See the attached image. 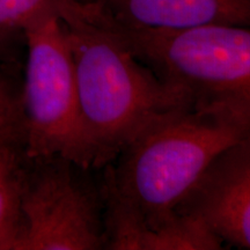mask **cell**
<instances>
[{
  "instance_id": "1",
  "label": "cell",
  "mask_w": 250,
  "mask_h": 250,
  "mask_svg": "<svg viewBox=\"0 0 250 250\" xmlns=\"http://www.w3.org/2000/svg\"><path fill=\"white\" fill-rule=\"evenodd\" d=\"M250 136V118L184 102L155 118L101 168L107 249L132 250L139 235L179 217L215 159Z\"/></svg>"
},
{
  "instance_id": "2",
  "label": "cell",
  "mask_w": 250,
  "mask_h": 250,
  "mask_svg": "<svg viewBox=\"0 0 250 250\" xmlns=\"http://www.w3.org/2000/svg\"><path fill=\"white\" fill-rule=\"evenodd\" d=\"M73 59L81 122L95 169L155 118L188 102L95 15L62 20Z\"/></svg>"
},
{
  "instance_id": "3",
  "label": "cell",
  "mask_w": 250,
  "mask_h": 250,
  "mask_svg": "<svg viewBox=\"0 0 250 250\" xmlns=\"http://www.w3.org/2000/svg\"><path fill=\"white\" fill-rule=\"evenodd\" d=\"M102 22L187 101L250 118V26L162 31Z\"/></svg>"
},
{
  "instance_id": "4",
  "label": "cell",
  "mask_w": 250,
  "mask_h": 250,
  "mask_svg": "<svg viewBox=\"0 0 250 250\" xmlns=\"http://www.w3.org/2000/svg\"><path fill=\"white\" fill-rule=\"evenodd\" d=\"M23 40L28 54L20 105L28 156H64L94 168L64 22L43 19L23 30Z\"/></svg>"
},
{
  "instance_id": "5",
  "label": "cell",
  "mask_w": 250,
  "mask_h": 250,
  "mask_svg": "<svg viewBox=\"0 0 250 250\" xmlns=\"http://www.w3.org/2000/svg\"><path fill=\"white\" fill-rule=\"evenodd\" d=\"M21 210L18 250L107 249L101 169L64 156H28Z\"/></svg>"
},
{
  "instance_id": "6",
  "label": "cell",
  "mask_w": 250,
  "mask_h": 250,
  "mask_svg": "<svg viewBox=\"0 0 250 250\" xmlns=\"http://www.w3.org/2000/svg\"><path fill=\"white\" fill-rule=\"evenodd\" d=\"M177 213L201 221L225 248L250 250V136L212 162Z\"/></svg>"
},
{
  "instance_id": "7",
  "label": "cell",
  "mask_w": 250,
  "mask_h": 250,
  "mask_svg": "<svg viewBox=\"0 0 250 250\" xmlns=\"http://www.w3.org/2000/svg\"><path fill=\"white\" fill-rule=\"evenodd\" d=\"M105 22L174 31L210 24L250 26V0H83Z\"/></svg>"
},
{
  "instance_id": "8",
  "label": "cell",
  "mask_w": 250,
  "mask_h": 250,
  "mask_svg": "<svg viewBox=\"0 0 250 250\" xmlns=\"http://www.w3.org/2000/svg\"><path fill=\"white\" fill-rule=\"evenodd\" d=\"M27 162L22 129L0 125V250H18L22 239L21 195Z\"/></svg>"
},
{
  "instance_id": "9",
  "label": "cell",
  "mask_w": 250,
  "mask_h": 250,
  "mask_svg": "<svg viewBox=\"0 0 250 250\" xmlns=\"http://www.w3.org/2000/svg\"><path fill=\"white\" fill-rule=\"evenodd\" d=\"M88 13L89 7L83 0H0V27L23 33L43 19L66 20Z\"/></svg>"
},
{
  "instance_id": "10",
  "label": "cell",
  "mask_w": 250,
  "mask_h": 250,
  "mask_svg": "<svg viewBox=\"0 0 250 250\" xmlns=\"http://www.w3.org/2000/svg\"><path fill=\"white\" fill-rule=\"evenodd\" d=\"M0 125H12L22 129L20 93L0 77Z\"/></svg>"
},
{
  "instance_id": "11",
  "label": "cell",
  "mask_w": 250,
  "mask_h": 250,
  "mask_svg": "<svg viewBox=\"0 0 250 250\" xmlns=\"http://www.w3.org/2000/svg\"><path fill=\"white\" fill-rule=\"evenodd\" d=\"M20 40H23V33L0 27V65L13 61L15 49Z\"/></svg>"
}]
</instances>
